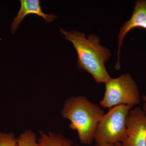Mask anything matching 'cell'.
Here are the masks:
<instances>
[{"instance_id": "obj_1", "label": "cell", "mask_w": 146, "mask_h": 146, "mask_svg": "<svg viewBox=\"0 0 146 146\" xmlns=\"http://www.w3.org/2000/svg\"><path fill=\"white\" fill-rule=\"evenodd\" d=\"M63 37L72 43L77 53L79 69L86 71L97 84H106L111 78L105 64L111 55L110 50L100 44L99 36L94 34L86 35L78 31H67L60 27Z\"/></svg>"}, {"instance_id": "obj_2", "label": "cell", "mask_w": 146, "mask_h": 146, "mask_svg": "<svg viewBox=\"0 0 146 146\" xmlns=\"http://www.w3.org/2000/svg\"><path fill=\"white\" fill-rule=\"evenodd\" d=\"M61 113L63 118L70 120V128L76 131L80 143L91 145L99 123L105 114L101 106L83 96H72L65 100Z\"/></svg>"}, {"instance_id": "obj_3", "label": "cell", "mask_w": 146, "mask_h": 146, "mask_svg": "<svg viewBox=\"0 0 146 146\" xmlns=\"http://www.w3.org/2000/svg\"><path fill=\"white\" fill-rule=\"evenodd\" d=\"M132 106L126 105L109 108L99 123L94 136L96 143H121L126 136V121Z\"/></svg>"}, {"instance_id": "obj_4", "label": "cell", "mask_w": 146, "mask_h": 146, "mask_svg": "<svg viewBox=\"0 0 146 146\" xmlns=\"http://www.w3.org/2000/svg\"><path fill=\"white\" fill-rule=\"evenodd\" d=\"M105 84L104 96L100 102L101 107L109 109L121 105L133 107L140 103L139 89L130 74L111 78Z\"/></svg>"}, {"instance_id": "obj_5", "label": "cell", "mask_w": 146, "mask_h": 146, "mask_svg": "<svg viewBox=\"0 0 146 146\" xmlns=\"http://www.w3.org/2000/svg\"><path fill=\"white\" fill-rule=\"evenodd\" d=\"M121 146H146V117L139 107L131 109L126 121V136Z\"/></svg>"}, {"instance_id": "obj_6", "label": "cell", "mask_w": 146, "mask_h": 146, "mask_svg": "<svg viewBox=\"0 0 146 146\" xmlns=\"http://www.w3.org/2000/svg\"><path fill=\"white\" fill-rule=\"evenodd\" d=\"M137 28L146 30V0L136 1L132 16L120 29L118 36L117 61L115 67L116 70H119L120 68V51L125 36L131 29Z\"/></svg>"}, {"instance_id": "obj_7", "label": "cell", "mask_w": 146, "mask_h": 146, "mask_svg": "<svg viewBox=\"0 0 146 146\" xmlns=\"http://www.w3.org/2000/svg\"><path fill=\"white\" fill-rule=\"evenodd\" d=\"M21 7L18 11L17 17L14 18L11 27V33L16 32L20 24L24 18L29 14H34L42 17L47 23L54 21L57 16L54 14H45L42 11L39 0H21Z\"/></svg>"}, {"instance_id": "obj_8", "label": "cell", "mask_w": 146, "mask_h": 146, "mask_svg": "<svg viewBox=\"0 0 146 146\" xmlns=\"http://www.w3.org/2000/svg\"><path fill=\"white\" fill-rule=\"evenodd\" d=\"M40 135L38 139L39 146H78L74 144L71 139L59 133L52 131L47 133L40 132Z\"/></svg>"}, {"instance_id": "obj_9", "label": "cell", "mask_w": 146, "mask_h": 146, "mask_svg": "<svg viewBox=\"0 0 146 146\" xmlns=\"http://www.w3.org/2000/svg\"><path fill=\"white\" fill-rule=\"evenodd\" d=\"M17 146H39L35 133L27 129L17 139Z\"/></svg>"}, {"instance_id": "obj_10", "label": "cell", "mask_w": 146, "mask_h": 146, "mask_svg": "<svg viewBox=\"0 0 146 146\" xmlns=\"http://www.w3.org/2000/svg\"><path fill=\"white\" fill-rule=\"evenodd\" d=\"M0 146H17V139L13 133L0 132Z\"/></svg>"}, {"instance_id": "obj_11", "label": "cell", "mask_w": 146, "mask_h": 146, "mask_svg": "<svg viewBox=\"0 0 146 146\" xmlns=\"http://www.w3.org/2000/svg\"><path fill=\"white\" fill-rule=\"evenodd\" d=\"M96 146H121V143L115 144L106 143H96Z\"/></svg>"}, {"instance_id": "obj_12", "label": "cell", "mask_w": 146, "mask_h": 146, "mask_svg": "<svg viewBox=\"0 0 146 146\" xmlns=\"http://www.w3.org/2000/svg\"><path fill=\"white\" fill-rule=\"evenodd\" d=\"M143 100L144 101L143 111L146 117V95H143Z\"/></svg>"}]
</instances>
